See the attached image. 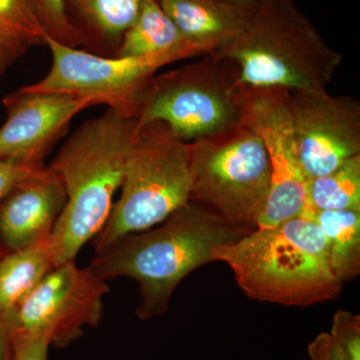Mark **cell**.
Wrapping results in <instances>:
<instances>
[{
  "instance_id": "cell-1",
  "label": "cell",
  "mask_w": 360,
  "mask_h": 360,
  "mask_svg": "<svg viewBox=\"0 0 360 360\" xmlns=\"http://www.w3.org/2000/svg\"><path fill=\"white\" fill-rule=\"evenodd\" d=\"M137 134L135 118L108 108L78 127L52 160L49 167L63 180L66 193L49 238L54 266L75 262L103 229Z\"/></svg>"
},
{
  "instance_id": "cell-2",
  "label": "cell",
  "mask_w": 360,
  "mask_h": 360,
  "mask_svg": "<svg viewBox=\"0 0 360 360\" xmlns=\"http://www.w3.org/2000/svg\"><path fill=\"white\" fill-rule=\"evenodd\" d=\"M161 224L96 252L89 265L106 281L125 276L139 283L141 302L137 315L141 319L165 314L184 277L213 262L214 248L248 233L193 200Z\"/></svg>"
},
{
  "instance_id": "cell-3",
  "label": "cell",
  "mask_w": 360,
  "mask_h": 360,
  "mask_svg": "<svg viewBox=\"0 0 360 360\" xmlns=\"http://www.w3.org/2000/svg\"><path fill=\"white\" fill-rule=\"evenodd\" d=\"M212 255L213 262L231 266L239 288L258 302L307 307L335 300L342 290L321 227L307 217L255 229Z\"/></svg>"
},
{
  "instance_id": "cell-4",
  "label": "cell",
  "mask_w": 360,
  "mask_h": 360,
  "mask_svg": "<svg viewBox=\"0 0 360 360\" xmlns=\"http://www.w3.org/2000/svg\"><path fill=\"white\" fill-rule=\"evenodd\" d=\"M213 56L238 66L245 86L288 91L326 87L342 60L295 0H257L243 32Z\"/></svg>"
},
{
  "instance_id": "cell-5",
  "label": "cell",
  "mask_w": 360,
  "mask_h": 360,
  "mask_svg": "<svg viewBox=\"0 0 360 360\" xmlns=\"http://www.w3.org/2000/svg\"><path fill=\"white\" fill-rule=\"evenodd\" d=\"M243 90L238 66L205 54L149 79L135 113L137 127L158 125L187 143L212 139L241 124Z\"/></svg>"
},
{
  "instance_id": "cell-6",
  "label": "cell",
  "mask_w": 360,
  "mask_h": 360,
  "mask_svg": "<svg viewBox=\"0 0 360 360\" xmlns=\"http://www.w3.org/2000/svg\"><path fill=\"white\" fill-rule=\"evenodd\" d=\"M191 143L158 125L139 129L125 165L122 194L94 238L96 252L167 220L191 198Z\"/></svg>"
},
{
  "instance_id": "cell-7",
  "label": "cell",
  "mask_w": 360,
  "mask_h": 360,
  "mask_svg": "<svg viewBox=\"0 0 360 360\" xmlns=\"http://www.w3.org/2000/svg\"><path fill=\"white\" fill-rule=\"evenodd\" d=\"M191 200L208 206L231 226L257 229L271 181L264 141L241 123L236 129L191 143Z\"/></svg>"
},
{
  "instance_id": "cell-8",
  "label": "cell",
  "mask_w": 360,
  "mask_h": 360,
  "mask_svg": "<svg viewBox=\"0 0 360 360\" xmlns=\"http://www.w3.org/2000/svg\"><path fill=\"white\" fill-rule=\"evenodd\" d=\"M52 63L39 82L27 85L33 91L58 92L90 99L123 115L135 118L146 84L162 66L181 60L172 54L120 58L101 56L47 37Z\"/></svg>"
},
{
  "instance_id": "cell-9",
  "label": "cell",
  "mask_w": 360,
  "mask_h": 360,
  "mask_svg": "<svg viewBox=\"0 0 360 360\" xmlns=\"http://www.w3.org/2000/svg\"><path fill=\"white\" fill-rule=\"evenodd\" d=\"M108 281L75 262L53 267L2 321L11 338L41 333L56 347H65L96 328L103 314Z\"/></svg>"
},
{
  "instance_id": "cell-10",
  "label": "cell",
  "mask_w": 360,
  "mask_h": 360,
  "mask_svg": "<svg viewBox=\"0 0 360 360\" xmlns=\"http://www.w3.org/2000/svg\"><path fill=\"white\" fill-rule=\"evenodd\" d=\"M290 91L243 85L241 123L264 141L271 170L270 191L257 229H271L300 217L307 201V179L296 150Z\"/></svg>"
},
{
  "instance_id": "cell-11",
  "label": "cell",
  "mask_w": 360,
  "mask_h": 360,
  "mask_svg": "<svg viewBox=\"0 0 360 360\" xmlns=\"http://www.w3.org/2000/svg\"><path fill=\"white\" fill-rule=\"evenodd\" d=\"M290 112L300 167L307 182L360 155V104L326 87L290 91Z\"/></svg>"
},
{
  "instance_id": "cell-12",
  "label": "cell",
  "mask_w": 360,
  "mask_h": 360,
  "mask_svg": "<svg viewBox=\"0 0 360 360\" xmlns=\"http://www.w3.org/2000/svg\"><path fill=\"white\" fill-rule=\"evenodd\" d=\"M6 120L0 127V158L39 167L72 118L96 105L90 99L22 87L4 99Z\"/></svg>"
},
{
  "instance_id": "cell-13",
  "label": "cell",
  "mask_w": 360,
  "mask_h": 360,
  "mask_svg": "<svg viewBox=\"0 0 360 360\" xmlns=\"http://www.w3.org/2000/svg\"><path fill=\"white\" fill-rule=\"evenodd\" d=\"M65 202L60 177L51 168H39L0 202L2 243L15 251L47 240Z\"/></svg>"
},
{
  "instance_id": "cell-14",
  "label": "cell",
  "mask_w": 360,
  "mask_h": 360,
  "mask_svg": "<svg viewBox=\"0 0 360 360\" xmlns=\"http://www.w3.org/2000/svg\"><path fill=\"white\" fill-rule=\"evenodd\" d=\"M201 54H215L243 32L257 0H158Z\"/></svg>"
},
{
  "instance_id": "cell-15",
  "label": "cell",
  "mask_w": 360,
  "mask_h": 360,
  "mask_svg": "<svg viewBox=\"0 0 360 360\" xmlns=\"http://www.w3.org/2000/svg\"><path fill=\"white\" fill-rule=\"evenodd\" d=\"M160 54H172L184 59L201 52L184 37L161 8L158 0H148L137 20L123 35L115 56L144 58Z\"/></svg>"
},
{
  "instance_id": "cell-16",
  "label": "cell",
  "mask_w": 360,
  "mask_h": 360,
  "mask_svg": "<svg viewBox=\"0 0 360 360\" xmlns=\"http://www.w3.org/2000/svg\"><path fill=\"white\" fill-rule=\"evenodd\" d=\"M49 239L0 259V321L8 316L52 269Z\"/></svg>"
},
{
  "instance_id": "cell-17",
  "label": "cell",
  "mask_w": 360,
  "mask_h": 360,
  "mask_svg": "<svg viewBox=\"0 0 360 360\" xmlns=\"http://www.w3.org/2000/svg\"><path fill=\"white\" fill-rule=\"evenodd\" d=\"M307 217L321 227L335 278L342 284L354 279L360 272V210H323Z\"/></svg>"
},
{
  "instance_id": "cell-18",
  "label": "cell",
  "mask_w": 360,
  "mask_h": 360,
  "mask_svg": "<svg viewBox=\"0 0 360 360\" xmlns=\"http://www.w3.org/2000/svg\"><path fill=\"white\" fill-rule=\"evenodd\" d=\"M148 0H68L75 8L78 27L87 44H99L118 49L124 33L141 13Z\"/></svg>"
},
{
  "instance_id": "cell-19",
  "label": "cell",
  "mask_w": 360,
  "mask_h": 360,
  "mask_svg": "<svg viewBox=\"0 0 360 360\" xmlns=\"http://www.w3.org/2000/svg\"><path fill=\"white\" fill-rule=\"evenodd\" d=\"M360 210V155L330 174L307 182V201L302 217L323 210Z\"/></svg>"
},
{
  "instance_id": "cell-20",
  "label": "cell",
  "mask_w": 360,
  "mask_h": 360,
  "mask_svg": "<svg viewBox=\"0 0 360 360\" xmlns=\"http://www.w3.org/2000/svg\"><path fill=\"white\" fill-rule=\"evenodd\" d=\"M0 37L46 44L47 34L28 0H0Z\"/></svg>"
},
{
  "instance_id": "cell-21",
  "label": "cell",
  "mask_w": 360,
  "mask_h": 360,
  "mask_svg": "<svg viewBox=\"0 0 360 360\" xmlns=\"http://www.w3.org/2000/svg\"><path fill=\"white\" fill-rule=\"evenodd\" d=\"M49 39L78 47L87 45L86 37L68 11V0H28Z\"/></svg>"
},
{
  "instance_id": "cell-22",
  "label": "cell",
  "mask_w": 360,
  "mask_h": 360,
  "mask_svg": "<svg viewBox=\"0 0 360 360\" xmlns=\"http://www.w3.org/2000/svg\"><path fill=\"white\" fill-rule=\"evenodd\" d=\"M331 338L347 360H360V316L348 310H338L331 324Z\"/></svg>"
},
{
  "instance_id": "cell-23",
  "label": "cell",
  "mask_w": 360,
  "mask_h": 360,
  "mask_svg": "<svg viewBox=\"0 0 360 360\" xmlns=\"http://www.w3.org/2000/svg\"><path fill=\"white\" fill-rule=\"evenodd\" d=\"M13 360H49L51 343L41 333L16 335L13 338Z\"/></svg>"
},
{
  "instance_id": "cell-24",
  "label": "cell",
  "mask_w": 360,
  "mask_h": 360,
  "mask_svg": "<svg viewBox=\"0 0 360 360\" xmlns=\"http://www.w3.org/2000/svg\"><path fill=\"white\" fill-rule=\"evenodd\" d=\"M39 167L23 165L6 158H0V202L8 195L16 186H20L21 182L30 175L37 172Z\"/></svg>"
},
{
  "instance_id": "cell-25",
  "label": "cell",
  "mask_w": 360,
  "mask_h": 360,
  "mask_svg": "<svg viewBox=\"0 0 360 360\" xmlns=\"http://www.w3.org/2000/svg\"><path fill=\"white\" fill-rule=\"evenodd\" d=\"M309 360H347L328 333H319L307 347Z\"/></svg>"
},
{
  "instance_id": "cell-26",
  "label": "cell",
  "mask_w": 360,
  "mask_h": 360,
  "mask_svg": "<svg viewBox=\"0 0 360 360\" xmlns=\"http://www.w3.org/2000/svg\"><path fill=\"white\" fill-rule=\"evenodd\" d=\"M30 46L20 40L0 37V77Z\"/></svg>"
},
{
  "instance_id": "cell-27",
  "label": "cell",
  "mask_w": 360,
  "mask_h": 360,
  "mask_svg": "<svg viewBox=\"0 0 360 360\" xmlns=\"http://www.w3.org/2000/svg\"><path fill=\"white\" fill-rule=\"evenodd\" d=\"M13 342L11 333L0 321V360H13Z\"/></svg>"
}]
</instances>
